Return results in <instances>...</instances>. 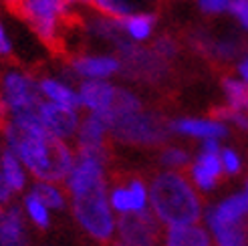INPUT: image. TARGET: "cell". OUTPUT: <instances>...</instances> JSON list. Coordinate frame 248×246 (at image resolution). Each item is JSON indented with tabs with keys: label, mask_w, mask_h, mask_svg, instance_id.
Wrapping results in <instances>:
<instances>
[{
	"label": "cell",
	"mask_w": 248,
	"mask_h": 246,
	"mask_svg": "<svg viewBox=\"0 0 248 246\" xmlns=\"http://www.w3.org/2000/svg\"><path fill=\"white\" fill-rule=\"evenodd\" d=\"M12 154H16L32 176L41 182H63L73 169V154L63 139L48 133L46 127H27L10 121L6 131Z\"/></svg>",
	"instance_id": "cell-1"
},
{
	"label": "cell",
	"mask_w": 248,
	"mask_h": 246,
	"mask_svg": "<svg viewBox=\"0 0 248 246\" xmlns=\"http://www.w3.org/2000/svg\"><path fill=\"white\" fill-rule=\"evenodd\" d=\"M152 206L155 216L170 226L194 224L200 218V200L180 174L164 171L152 182Z\"/></svg>",
	"instance_id": "cell-2"
},
{
	"label": "cell",
	"mask_w": 248,
	"mask_h": 246,
	"mask_svg": "<svg viewBox=\"0 0 248 246\" xmlns=\"http://www.w3.org/2000/svg\"><path fill=\"white\" fill-rule=\"evenodd\" d=\"M53 51H63V31L71 24V6L65 0H20L12 10Z\"/></svg>",
	"instance_id": "cell-3"
},
{
	"label": "cell",
	"mask_w": 248,
	"mask_h": 246,
	"mask_svg": "<svg viewBox=\"0 0 248 246\" xmlns=\"http://www.w3.org/2000/svg\"><path fill=\"white\" fill-rule=\"evenodd\" d=\"M73 194V212L79 224L99 242H109L113 234V218L105 196V182L99 180Z\"/></svg>",
	"instance_id": "cell-4"
},
{
	"label": "cell",
	"mask_w": 248,
	"mask_h": 246,
	"mask_svg": "<svg viewBox=\"0 0 248 246\" xmlns=\"http://www.w3.org/2000/svg\"><path fill=\"white\" fill-rule=\"evenodd\" d=\"M115 135V139L129 143V145H157L168 139L170 125L152 113H131L127 117H121L107 127Z\"/></svg>",
	"instance_id": "cell-5"
},
{
	"label": "cell",
	"mask_w": 248,
	"mask_h": 246,
	"mask_svg": "<svg viewBox=\"0 0 248 246\" xmlns=\"http://www.w3.org/2000/svg\"><path fill=\"white\" fill-rule=\"evenodd\" d=\"M119 51L121 61V73L135 81L145 83H157L166 79L168 75V61H164L159 55H155L152 48H145L141 45L125 43Z\"/></svg>",
	"instance_id": "cell-6"
},
{
	"label": "cell",
	"mask_w": 248,
	"mask_h": 246,
	"mask_svg": "<svg viewBox=\"0 0 248 246\" xmlns=\"http://www.w3.org/2000/svg\"><path fill=\"white\" fill-rule=\"evenodd\" d=\"M119 244L123 246H155L159 240V224L152 210L123 212L117 220Z\"/></svg>",
	"instance_id": "cell-7"
},
{
	"label": "cell",
	"mask_w": 248,
	"mask_h": 246,
	"mask_svg": "<svg viewBox=\"0 0 248 246\" xmlns=\"http://www.w3.org/2000/svg\"><path fill=\"white\" fill-rule=\"evenodd\" d=\"M2 95L12 115L22 111H36L39 105L43 103L39 83H34L29 75L18 71L6 73L2 83Z\"/></svg>",
	"instance_id": "cell-8"
},
{
	"label": "cell",
	"mask_w": 248,
	"mask_h": 246,
	"mask_svg": "<svg viewBox=\"0 0 248 246\" xmlns=\"http://www.w3.org/2000/svg\"><path fill=\"white\" fill-rule=\"evenodd\" d=\"M69 67L79 77L87 79H107L121 73V61L113 55H79L69 61Z\"/></svg>",
	"instance_id": "cell-9"
},
{
	"label": "cell",
	"mask_w": 248,
	"mask_h": 246,
	"mask_svg": "<svg viewBox=\"0 0 248 246\" xmlns=\"http://www.w3.org/2000/svg\"><path fill=\"white\" fill-rule=\"evenodd\" d=\"M105 123L99 119L95 113H91L83 121L79 129V155L91 157L97 162L107 159V147H105Z\"/></svg>",
	"instance_id": "cell-10"
},
{
	"label": "cell",
	"mask_w": 248,
	"mask_h": 246,
	"mask_svg": "<svg viewBox=\"0 0 248 246\" xmlns=\"http://www.w3.org/2000/svg\"><path fill=\"white\" fill-rule=\"evenodd\" d=\"M117 89L119 87L107 83L105 79H87L81 83V89H79L81 105L91 109V113L95 115H103L113 105L117 97Z\"/></svg>",
	"instance_id": "cell-11"
},
{
	"label": "cell",
	"mask_w": 248,
	"mask_h": 246,
	"mask_svg": "<svg viewBox=\"0 0 248 246\" xmlns=\"http://www.w3.org/2000/svg\"><path fill=\"white\" fill-rule=\"evenodd\" d=\"M39 117L43 121V125L46 127V131L53 133L59 139L69 138V135H73L77 129L75 109L63 107V105L53 103V101H48V103L43 101L39 105Z\"/></svg>",
	"instance_id": "cell-12"
},
{
	"label": "cell",
	"mask_w": 248,
	"mask_h": 246,
	"mask_svg": "<svg viewBox=\"0 0 248 246\" xmlns=\"http://www.w3.org/2000/svg\"><path fill=\"white\" fill-rule=\"evenodd\" d=\"M159 2L162 0H91V8L97 15L121 20L140 12H155Z\"/></svg>",
	"instance_id": "cell-13"
},
{
	"label": "cell",
	"mask_w": 248,
	"mask_h": 246,
	"mask_svg": "<svg viewBox=\"0 0 248 246\" xmlns=\"http://www.w3.org/2000/svg\"><path fill=\"white\" fill-rule=\"evenodd\" d=\"M121 31L125 39L133 45H141L145 41L154 39L157 29V15L155 12H140V15H131L119 20Z\"/></svg>",
	"instance_id": "cell-14"
},
{
	"label": "cell",
	"mask_w": 248,
	"mask_h": 246,
	"mask_svg": "<svg viewBox=\"0 0 248 246\" xmlns=\"http://www.w3.org/2000/svg\"><path fill=\"white\" fill-rule=\"evenodd\" d=\"M208 222L218 240V246H248V222H244V218L236 222H222L208 214Z\"/></svg>",
	"instance_id": "cell-15"
},
{
	"label": "cell",
	"mask_w": 248,
	"mask_h": 246,
	"mask_svg": "<svg viewBox=\"0 0 248 246\" xmlns=\"http://www.w3.org/2000/svg\"><path fill=\"white\" fill-rule=\"evenodd\" d=\"M170 127L178 133H186V135H196V138H222L226 135V127L218 121H206V119H176L170 123Z\"/></svg>",
	"instance_id": "cell-16"
},
{
	"label": "cell",
	"mask_w": 248,
	"mask_h": 246,
	"mask_svg": "<svg viewBox=\"0 0 248 246\" xmlns=\"http://www.w3.org/2000/svg\"><path fill=\"white\" fill-rule=\"evenodd\" d=\"M220 169H222V162L218 159V154H208L204 152L192 169L196 184L202 190H210L216 186V182L220 178Z\"/></svg>",
	"instance_id": "cell-17"
},
{
	"label": "cell",
	"mask_w": 248,
	"mask_h": 246,
	"mask_svg": "<svg viewBox=\"0 0 248 246\" xmlns=\"http://www.w3.org/2000/svg\"><path fill=\"white\" fill-rule=\"evenodd\" d=\"M168 246H210V238L200 226H171L168 230Z\"/></svg>",
	"instance_id": "cell-18"
},
{
	"label": "cell",
	"mask_w": 248,
	"mask_h": 246,
	"mask_svg": "<svg viewBox=\"0 0 248 246\" xmlns=\"http://www.w3.org/2000/svg\"><path fill=\"white\" fill-rule=\"evenodd\" d=\"M39 87H41V93L46 95L53 103H59V105L69 107V109H77V107L81 105L79 95L73 91L71 87H67L65 83H61V81L43 79V81L39 83Z\"/></svg>",
	"instance_id": "cell-19"
},
{
	"label": "cell",
	"mask_w": 248,
	"mask_h": 246,
	"mask_svg": "<svg viewBox=\"0 0 248 246\" xmlns=\"http://www.w3.org/2000/svg\"><path fill=\"white\" fill-rule=\"evenodd\" d=\"M0 246H24L22 218L18 208L4 212L2 226H0Z\"/></svg>",
	"instance_id": "cell-20"
},
{
	"label": "cell",
	"mask_w": 248,
	"mask_h": 246,
	"mask_svg": "<svg viewBox=\"0 0 248 246\" xmlns=\"http://www.w3.org/2000/svg\"><path fill=\"white\" fill-rule=\"evenodd\" d=\"M222 89L226 93L230 107L248 113V83L246 81L236 77H224L222 79Z\"/></svg>",
	"instance_id": "cell-21"
},
{
	"label": "cell",
	"mask_w": 248,
	"mask_h": 246,
	"mask_svg": "<svg viewBox=\"0 0 248 246\" xmlns=\"http://www.w3.org/2000/svg\"><path fill=\"white\" fill-rule=\"evenodd\" d=\"M246 212H248L246 196H232V198L222 202L216 210H210V214L222 220V222H236V220H242Z\"/></svg>",
	"instance_id": "cell-22"
},
{
	"label": "cell",
	"mask_w": 248,
	"mask_h": 246,
	"mask_svg": "<svg viewBox=\"0 0 248 246\" xmlns=\"http://www.w3.org/2000/svg\"><path fill=\"white\" fill-rule=\"evenodd\" d=\"M2 174L12 186V190H22L24 188V174L18 166V159L15 157L12 152L2 154Z\"/></svg>",
	"instance_id": "cell-23"
},
{
	"label": "cell",
	"mask_w": 248,
	"mask_h": 246,
	"mask_svg": "<svg viewBox=\"0 0 248 246\" xmlns=\"http://www.w3.org/2000/svg\"><path fill=\"white\" fill-rule=\"evenodd\" d=\"M210 117H214L216 121H232V123H236L238 127H242L244 131H248V113L238 111V109H234L230 105L210 109Z\"/></svg>",
	"instance_id": "cell-24"
},
{
	"label": "cell",
	"mask_w": 248,
	"mask_h": 246,
	"mask_svg": "<svg viewBox=\"0 0 248 246\" xmlns=\"http://www.w3.org/2000/svg\"><path fill=\"white\" fill-rule=\"evenodd\" d=\"M152 51L170 63L171 59L178 57L180 45H178V41L173 39V36H170V34H159V36H155L154 43H152Z\"/></svg>",
	"instance_id": "cell-25"
},
{
	"label": "cell",
	"mask_w": 248,
	"mask_h": 246,
	"mask_svg": "<svg viewBox=\"0 0 248 246\" xmlns=\"http://www.w3.org/2000/svg\"><path fill=\"white\" fill-rule=\"evenodd\" d=\"M32 194H34L45 206H48V208H61V206H63V202H65L63 194H61V192L53 186V184H46V182L36 184Z\"/></svg>",
	"instance_id": "cell-26"
},
{
	"label": "cell",
	"mask_w": 248,
	"mask_h": 246,
	"mask_svg": "<svg viewBox=\"0 0 248 246\" xmlns=\"http://www.w3.org/2000/svg\"><path fill=\"white\" fill-rule=\"evenodd\" d=\"M111 204H113V208L119 210L121 214L123 212H140L129 188H115L113 194H111Z\"/></svg>",
	"instance_id": "cell-27"
},
{
	"label": "cell",
	"mask_w": 248,
	"mask_h": 246,
	"mask_svg": "<svg viewBox=\"0 0 248 246\" xmlns=\"http://www.w3.org/2000/svg\"><path fill=\"white\" fill-rule=\"evenodd\" d=\"M196 6L206 16H222L230 15L232 0H196Z\"/></svg>",
	"instance_id": "cell-28"
},
{
	"label": "cell",
	"mask_w": 248,
	"mask_h": 246,
	"mask_svg": "<svg viewBox=\"0 0 248 246\" xmlns=\"http://www.w3.org/2000/svg\"><path fill=\"white\" fill-rule=\"evenodd\" d=\"M27 208H29V214L32 216V220L41 228H46L48 226V214H46V206L36 198L34 194H31L27 198Z\"/></svg>",
	"instance_id": "cell-29"
},
{
	"label": "cell",
	"mask_w": 248,
	"mask_h": 246,
	"mask_svg": "<svg viewBox=\"0 0 248 246\" xmlns=\"http://www.w3.org/2000/svg\"><path fill=\"white\" fill-rule=\"evenodd\" d=\"M230 15L238 22V27L244 32H248V0H232Z\"/></svg>",
	"instance_id": "cell-30"
},
{
	"label": "cell",
	"mask_w": 248,
	"mask_h": 246,
	"mask_svg": "<svg viewBox=\"0 0 248 246\" xmlns=\"http://www.w3.org/2000/svg\"><path fill=\"white\" fill-rule=\"evenodd\" d=\"M162 162L166 166H184L186 162H188V154H186L184 150H178V147H168V150H164L162 154Z\"/></svg>",
	"instance_id": "cell-31"
},
{
	"label": "cell",
	"mask_w": 248,
	"mask_h": 246,
	"mask_svg": "<svg viewBox=\"0 0 248 246\" xmlns=\"http://www.w3.org/2000/svg\"><path fill=\"white\" fill-rule=\"evenodd\" d=\"M222 166H224V169L228 171V174H236V171L240 169V159L232 150H224L222 152Z\"/></svg>",
	"instance_id": "cell-32"
},
{
	"label": "cell",
	"mask_w": 248,
	"mask_h": 246,
	"mask_svg": "<svg viewBox=\"0 0 248 246\" xmlns=\"http://www.w3.org/2000/svg\"><path fill=\"white\" fill-rule=\"evenodd\" d=\"M129 190L133 194V198H135V204H138V210H143L145 208V188H143V184L140 180H131L129 182Z\"/></svg>",
	"instance_id": "cell-33"
},
{
	"label": "cell",
	"mask_w": 248,
	"mask_h": 246,
	"mask_svg": "<svg viewBox=\"0 0 248 246\" xmlns=\"http://www.w3.org/2000/svg\"><path fill=\"white\" fill-rule=\"evenodd\" d=\"M10 127V119H8V105H6V99L4 95L0 93V131H8Z\"/></svg>",
	"instance_id": "cell-34"
},
{
	"label": "cell",
	"mask_w": 248,
	"mask_h": 246,
	"mask_svg": "<svg viewBox=\"0 0 248 246\" xmlns=\"http://www.w3.org/2000/svg\"><path fill=\"white\" fill-rule=\"evenodd\" d=\"M10 198H12V186L4 178V174H0V202H8Z\"/></svg>",
	"instance_id": "cell-35"
},
{
	"label": "cell",
	"mask_w": 248,
	"mask_h": 246,
	"mask_svg": "<svg viewBox=\"0 0 248 246\" xmlns=\"http://www.w3.org/2000/svg\"><path fill=\"white\" fill-rule=\"evenodd\" d=\"M236 73H238V77H240L242 81H246V83H248V53L238 61V65H236Z\"/></svg>",
	"instance_id": "cell-36"
},
{
	"label": "cell",
	"mask_w": 248,
	"mask_h": 246,
	"mask_svg": "<svg viewBox=\"0 0 248 246\" xmlns=\"http://www.w3.org/2000/svg\"><path fill=\"white\" fill-rule=\"evenodd\" d=\"M0 55H10V43L4 34V29L2 24H0Z\"/></svg>",
	"instance_id": "cell-37"
},
{
	"label": "cell",
	"mask_w": 248,
	"mask_h": 246,
	"mask_svg": "<svg viewBox=\"0 0 248 246\" xmlns=\"http://www.w3.org/2000/svg\"><path fill=\"white\" fill-rule=\"evenodd\" d=\"M71 8H79V6H91V0H65Z\"/></svg>",
	"instance_id": "cell-38"
},
{
	"label": "cell",
	"mask_w": 248,
	"mask_h": 246,
	"mask_svg": "<svg viewBox=\"0 0 248 246\" xmlns=\"http://www.w3.org/2000/svg\"><path fill=\"white\" fill-rule=\"evenodd\" d=\"M204 150H206L208 154H216V152H218V145H216L214 139H208V141L204 143Z\"/></svg>",
	"instance_id": "cell-39"
},
{
	"label": "cell",
	"mask_w": 248,
	"mask_h": 246,
	"mask_svg": "<svg viewBox=\"0 0 248 246\" xmlns=\"http://www.w3.org/2000/svg\"><path fill=\"white\" fill-rule=\"evenodd\" d=\"M2 2H4V4H6V8H8L10 12H12V10L16 8V4L20 2V0H2Z\"/></svg>",
	"instance_id": "cell-40"
},
{
	"label": "cell",
	"mask_w": 248,
	"mask_h": 246,
	"mask_svg": "<svg viewBox=\"0 0 248 246\" xmlns=\"http://www.w3.org/2000/svg\"><path fill=\"white\" fill-rule=\"evenodd\" d=\"M2 218H4V210L0 208V226H2Z\"/></svg>",
	"instance_id": "cell-41"
},
{
	"label": "cell",
	"mask_w": 248,
	"mask_h": 246,
	"mask_svg": "<svg viewBox=\"0 0 248 246\" xmlns=\"http://www.w3.org/2000/svg\"><path fill=\"white\" fill-rule=\"evenodd\" d=\"M246 200H248V186H246Z\"/></svg>",
	"instance_id": "cell-42"
},
{
	"label": "cell",
	"mask_w": 248,
	"mask_h": 246,
	"mask_svg": "<svg viewBox=\"0 0 248 246\" xmlns=\"http://www.w3.org/2000/svg\"><path fill=\"white\" fill-rule=\"evenodd\" d=\"M115 246H123V244H119V242H117V244H115Z\"/></svg>",
	"instance_id": "cell-43"
}]
</instances>
